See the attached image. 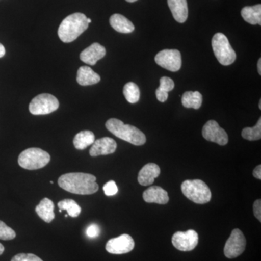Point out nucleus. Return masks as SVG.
Listing matches in <instances>:
<instances>
[{
    "label": "nucleus",
    "instance_id": "nucleus-29",
    "mask_svg": "<svg viewBox=\"0 0 261 261\" xmlns=\"http://www.w3.org/2000/svg\"><path fill=\"white\" fill-rule=\"evenodd\" d=\"M11 261H43L40 257L32 253H20L15 255Z\"/></svg>",
    "mask_w": 261,
    "mask_h": 261
},
{
    "label": "nucleus",
    "instance_id": "nucleus-15",
    "mask_svg": "<svg viewBox=\"0 0 261 261\" xmlns=\"http://www.w3.org/2000/svg\"><path fill=\"white\" fill-rule=\"evenodd\" d=\"M161 174V168L155 163H148L140 170L138 182L142 186H149L154 183V179Z\"/></svg>",
    "mask_w": 261,
    "mask_h": 261
},
{
    "label": "nucleus",
    "instance_id": "nucleus-30",
    "mask_svg": "<svg viewBox=\"0 0 261 261\" xmlns=\"http://www.w3.org/2000/svg\"><path fill=\"white\" fill-rule=\"evenodd\" d=\"M103 191L106 195L113 196L116 195L118 192V187H117L116 182L114 181H110L103 187Z\"/></svg>",
    "mask_w": 261,
    "mask_h": 261
},
{
    "label": "nucleus",
    "instance_id": "nucleus-41",
    "mask_svg": "<svg viewBox=\"0 0 261 261\" xmlns=\"http://www.w3.org/2000/svg\"><path fill=\"white\" fill-rule=\"evenodd\" d=\"M65 217L68 218V214L65 215Z\"/></svg>",
    "mask_w": 261,
    "mask_h": 261
},
{
    "label": "nucleus",
    "instance_id": "nucleus-20",
    "mask_svg": "<svg viewBox=\"0 0 261 261\" xmlns=\"http://www.w3.org/2000/svg\"><path fill=\"white\" fill-rule=\"evenodd\" d=\"M55 205L53 201L49 199L45 198L43 199L39 202V205L36 207V212L38 216L45 221L46 223H50L54 220L55 213H54Z\"/></svg>",
    "mask_w": 261,
    "mask_h": 261
},
{
    "label": "nucleus",
    "instance_id": "nucleus-16",
    "mask_svg": "<svg viewBox=\"0 0 261 261\" xmlns=\"http://www.w3.org/2000/svg\"><path fill=\"white\" fill-rule=\"evenodd\" d=\"M143 199L148 203H157L160 205H166L169 201L168 192L159 186L149 187L144 192Z\"/></svg>",
    "mask_w": 261,
    "mask_h": 261
},
{
    "label": "nucleus",
    "instance_id": "nucleus-32",
    "mask_svg": "<svg viewBox=\"0 0 261 261\" xmlns=\"http://www.w3.org/2000/svg\"><path fill=\"white\" fill-rule=\"evenodd\" d=\"M253 212L255 218L261 222V200L260 199L255 200L254 202Z\"/></svg>",
    "mask_w": 261,
    "mask_h": 261
},
{
    "label": "nucleus",
    "instance_id": "nucleus-8",
    "mask_svg": "<svg viewBox=\"0 0 261 261\" xmlns=\"http://www.w3.org/2000/svg\"><path fill=\"white\" fill-rule=\"evenodd\" d=\"M246 239L241 230L235 228L231 232L224 247V255L228 258H235L245 251Z\"/></svg>",
    "mask_w": 261,
    "mask_h": 261
},
{
    "label": "nucleus",
    "instance_id": "nucleus-4",
    "mask_svg": "<svg viewBox=\"0 0 261 261\" xmlns=\"http://www.w3.org/2000/svg\"><path fill=\"white\" fill-rule=\"evenodd\" d=\"M181 191L187 199L196 204L207 203L212 197L210 188L200 179L184 181L181 185Z\"/></svg>",
    "mask_w": 261,
    "mask_h": 261
},
{
    "label": "nucleus",
    "instance_id": "nucleus-37",
    "mask_svg": "<svg viewBox=\"0 0 261 261\" xmlns=\"http://www.w3.org/2000/svg\"><path fill=\"white\" fill-rule=\"evenodd\" d=\"M5 251V247L3 246V245H2L1 243H0V255H2V254Z\"/></svg>",
    "mask_w": 261,
    "mask_h": 261
},
{
    "label": "nucleus",
    "instance_id": "nucleus-6",
    "mask_svg": "<svg viewBox=\"0 0 261 261\" xmlns=\"http://www.w3.org/2000/svg\"><path fill=\"white\" fill-rule=\"evenodd\" d=\"M211 43L215 56L221 65H231L236 61V53L224 34L217 33L215 34Z\"/></svg>",
    "mask_w": 261,
    "mask_h": 261
},
{
    "label": "nucleus",
    "instance_id": "nucleus-3",
    "mask_svg": "<svg viewBox=\"0 0 261 261\" xmlns=\"http://www.w3.org/2000/svg\"><path fill=\"white\" fill-rule=\"evenodd\" d=\"M106 128L110 132L122 140L129 142L132 145H145L147 139L142 130L132 125L124 124L123 121L117 118H111L106 123Z\"/></svg>",
    "mask_w": 261,
    "mask_h": 261
},
{
    "label": "nucleus",
    "instance_id": "nucleus-35",
    "mask_svg": "<svg viewBox=\"0 0 261 261\" xmlns=\"http://www.w3.org/2000/svg\"><path fill=\"white\" fill-rule=\"evenodd\" d=\"M5 55V48L3 44L0 43V58H3Z\"/></svg>",
    "mask_w": 261,
    "mask_h": 261
},
{
    "label": "nucleus",
    "instance_id": "nucleus-33",
    "mask_svg": "<svg viewBox=\"0 0 261 261\" xmlns=\"http://www.w3.org/2000/svg\"><path fill=\"white\" fill-rule=\"evenodd\" d=\"M155 94L159 102H164L168 99V92H164V91L161 90L159 88L156 89Z\"/></svg>",
    "mask_w": 261,
    "mask_h": 261
},
{
    "label": "nucleus",
    "instance_id": "nucleus-17",
    "mask_svg": "<svg viewBox=\"0 0 261 261\" xmlns=\"http://www.w3.org/2000/svg\"><path fill=\"white\" fill-rule=\"evenodd\" d=\"M168 5L175 20L180 23H185L188 17L187 0H168Z\"/></svg>",
    "mask_w": 261,
    "mask_h": 261
},
{
    "label": "nucleus",
    "instance_id": "nucleus-24",
    "mask_svg": "<svg viewBox=\"0 0 261 261\" xmlns=\"http://www.w3.org/2000/svg\"><path fill=\"white\" fill-rule=\"evenodd\" d=\"M60 210H65L68 212V216L75 218L80 216L82 212V208L77 202L71 199H65V200L60 201L58 203Z\"/></svg>",
    "mask_w": 261,
    "mask_h": 261
},
{
    "label": "nucleus",
    "instance_id": "nucleus-14",
    "mask_svg": "<svg viewBox=\"0 0 261 261\" xmlns=\"http://www.w3.org/2000/svg\"><path fill=\"white\" fill-rule=\"evenodd\" d=\"M106 55V48L99 43H93L80 54L81 61L86 64L94 65Z\"/></svg>",
    "mask_w": 261,
    "mask_h": 261
},
{
    "label": "nucleus",
    "instance_id": "nucleus-26",
    "mask_svg": "<svg viewBox=\"0 0 261 261\" xmlns=\"http://www.w3.org/2000/svg\"><path fill=\"white\" fill-rule=\"evenodd\" d=\"M244 139L249 141L260 140L261 138V118L253 127H246L242 132Z\"/></svg>",
    "mask_w": 261,
    "mask_h": 261
},
{
    "label": "nucleus",
    "instance_id": "nucleus-22",
    "mask_svg": "<svg viewBox=\"0 0 261 261\" xmlns=\"http://www.w3.org/2000/svg\"><path fill=\"white\" fill-rule=\"evenodd\" d=\"M95 141V136L91 130H82L73 139V145L79 150H83L89 145H92Z\"/></svg>",
    "mask_w": 261,
    "mask_h": 261
},
{
    "label": "nucleus",
    "instance_id": "nucleus-5",
    "mask_svg": "<svg viewBox=\"0 0 261 261\" xmlns=\"http://www.w3.org/2000/svg\"><path fill=\"white\" fill-rule=\"evenodd\" d=\"M18 161L20 167L32 171L45 167L50 161V155L42 149L32 147L23 151Z\"/></svg>",
    "mask_w": 261,
    "mask_h": 261
},
{
    "label": "nucleus",
    "instance_id": "nucleus-1",
    "mask_svg": "<svg viewBox=\"0 0 261 261\" xmlns=\"http://www.w3.org/2000/svg\"><path fill=\"white\" fill-rule=\"evenodd\" d=\"M97 178L85 173H68L58 178V185L65 191L76 195H88L96 193L99 185Z\"/></svg>",
    "mask_w": 261,
    "mask_h": 261
},
{
    "label": "nucleus",
    "instance_id": "nucleus-28",
    "mask_svg": "<svg viewBox=\"0 0 261 261\" xmlns=\"http://www.w3.org/2000/svg\"><path fill=\"white\" fill-rule=\"evenodd\" d=\"M175 84L171 79L168 77L163 76L160 80V87L159 89L164 92H169L172 91L174 88Z\"/></svg>",
    "mask_w": 261,
    "mask_h": 261
},
{
    "label": "nucleus",
    "instance_id": "nucleus-38",
    "mask_svg": "<svg viewBox=\"0 0 261 261\" xmlns=\"http://www.w3.org/2000/svg\"><path fill=\"white\" fill-rule=\"evenodd\" d=\"M128 3H135V2L137 1V0H126Z\"/></svg>",
    "mask_w": 261,
    "mask_h": 261
},
{
    "label": "nucleus",
    "instance_id": "nucleus-13",
    "mask_svg": "<svg viewBox=\"0 0 261 261\" xmlns=\"http://www.w3.org/2000/svg\"><path fill=\"white\" fill-rule=\"evenodd\" d=\"M116 148V141L110 137H103V138L94 141L90 150H89V154L92 157L107 155V154L114 153Z\"/></svg>",
    "mask_w": 261,
    "mask_h": 261
},
{
    "label": "nucleus",
    "instance_id": "nucleus-11",
    "mask_svg": "<svg viewBox=\"0 0 261 261\" xmlns=\"http://www.w3.org/2000/svg\"><path fill=\"white\" fill-rule=\"evenodd\" d=\"M202 136L206 140L221 146L226 145L228 142V135L226 130L220 127L219 123L214 120L207 121L204 125Z\"/></svg>",
    "mask_w": 261,
    "mask_h": 261
},
{
    "label": "nucleus",
    "instance_id": "nucleus-7",
    "mask_svg": "<svg viewBox=\"0 0 261 261\" xmlns=\"http://www.w3.org/2000/svg\"><path fill=\"white\" fill-rule=\"evenodd\" d=\"M58 108V99L50 94H39L29 104V111L34 116L49 114L57 111Z\"/></svg>",
    "mask_w": 261,
    "mask_h": 261
},
{
    "label": "nucleus",
    "instance_id": "nucleus-2",
    "mask_svg": "<svg viewBox=\"0 0 261 261\" xmlns=\"http://www.w3.org/2000/svg\"><path fill=\"white\" fill-rule=\"evenodd\" d=\"M88 27L87 17L85 15L81 13H73L62 21L58 29V37L63 42H73L88 29Z\"/></svg>",
    "mask_w": 261,
    "mask_h": 261
},
{
    "label": "nucleus",
    "instance_id": "nucleus-12",
    "mask_svg": "<svg viewBox=\"0 0 261 261\" xmlns=\"http://www.w3.org/2000/svg\"><path fill=\"white\" fill-rule=\"evenodd\" d=\"M135 246L133 238L130 235L124 233L118 238L108 240L106 249L109 253L121 255L132 251Z\"/></svg>",
    "mask_w": 261,
    "mask_h": 261
},
{
    "label": "nucleus",
    "instance_id": "nucleus-21",
    "mask_svg": "<svg viewBox=\"0 0 261 261\" xmlns=\"http://www.w3.org/2000/svg\"><path fill=\"white\" fill-rule=\"evenodd\" d=\"M241 15L247 23L252 25H261V5L245 7L242 10Z\"/></svg>",
    "mask_w": 261,
    "mask_h": 261
},
{
    "label": "nucleus",
    "instance_id": "nucleus-23",
    "mask_svg": "<svg viewBox=\"0 0 261 261\" xmlns=\"http://www.w3.org/2000/svg\"><path fill=\"white\" fill-rule=\"evenodd\" d=\"M181 102L185 108L199 109L202 106V94L199 92L189 91L185 92L182 96Z\"/></svg>",
    "mask_w": 261,
    "mask_h": 261
},
{
    "label": "nucleus",
    "instance_id": "nucleus-40",
    "mask_svg": "<svg viewBox=\"0 0 261 261\" xmlns=\"http://www.w3.org/2000/svg\"><path fill=\"white\" fill-rule=\"evenodd\" d=\"M259 108L261 109V100H260V102H259Z\"/></svg>",
    "mask_w": 261,
    "mask_h": 261
},
{
    "label": "nucleus",
    "instance_id": "nucleus-31",
    "mask_svg": "<svg viewBox=\"0 0 261 261\" xmlns=\"http://www.w3.org/2000/svg\"><path fill=\"white\" fill-rule=\"evenodd\" d=\"M86 233H87V237L89 238H97L99 233H100V228H99V226L97 224L89 225L87 228Z\"/></svg>",
    "mask_w": 261,
    "mask_h": 261
},
{
    "label": "nucleus",
    "instance_id": "nucleus-10",
    "mask_svg": "<svg viewBox=\"0 0 261 261\" xmlns=\"http://www.w3.org/2000/svg\"><path fill=\"white\" fill-rule=\"evenodd\" d=\"M198 242V233L192 229L187 231H177L172 237L173 246L180 251H192L197 247Z\"/></svg>",
    "mask_w": 261,
    "mask_h": 261
},
{
    "label": "nucleus",
    "instance_id": "nucleus-39",
    "mask_svg": "<svg viewBox=\"0 0 261 261\" xmlns=\"http://www.w3.org/2000/svg\"><path fill=\"white\" fill-rule=\"evenodd\" d=\"M87 22H88V23L89 24L91 23V22H92V20H91L90 18H87Z\"/></svg>",
    "mask_w": 261,
    "mask_h": 261
},
{
    "label": "nucleus",
    "instance_id": "nucleus-9",
    "mask_svg": "<svg viewBox=\"0 0 261 261\" xmlns=\"http://www.w3.org/2000/svg\"><path fill=\"white\" fill-rule=\"evenodd\" d=\"M156 63L165 69L176 72L181 67V55L177 49H163L154 58Z\"/></svg>",
    "mask_w": 261,
    "mask_h": 261
},
{
    "label": "nucleus",
    "instance_id": "nucleus-18",
    "mask_svg": "<svg viewBox=\"0 0 261 261\" xmlns=\"http://www.w3.org/2000/svg\"><path fill=\"white\" fill-rule=\"evenodd\" d=\"M76 80L80 85L90 86L99 83L101 78L92 68L88 66H82L77 72Z\"/></svg>",
    "mask_w": 261,
    "mask_h": 261
},
{
    "label": "nucleus",
    "instance_id": "nucleus-36",
    "mask_svg": "<svg viewBox=\"0 0 261 261\" xmlns=\"http://www.w3.org/2000/svg\"><path fill=\"white\" fill-rule=\"evenodd\" d=\"M257 71H258L259 74H261V59L258 60L257 62Z\"/></svg>",
    "mask_w": 261,
    "mask_h": 261
},
{
    "label": "nucleus",
    "instance_id": "nucleus-25",
    "mask_svg": "<svg viewBox=\"0 0 261 261\" xmlns=\"http://www.w3.org/2000/svg\"><path fill=\"white\" fill-rule=\"evenodd\" d=\"M123 94L126 100L130 104H135L140 100V90L134 82H128L123 87Z\"/></svg>",
    "mask_w": 261,
    "mask_h": 261
},
{
    "label": "nucleus",
    "instance_id": "nucleus-34",
    "mask_svg": "<svg viewBox=\"0 0 261 261\" xmlns=\"http://www.w3.org/2000/svg\"><path fill=\"white\" fill-rule=\"evenodd\" d=\"M254 177L257 178V179H261V166L258 165L256 168L254 169L253 173Z\"/></svg>",
    "mask_w": 261,
    "mask_h": 261
},
{
    "label": "nucleus",
    "instance_id": "nucleus-19",
    "mask_svg": "<svg viewBox=\"0 0 261 261\" xmlns=\"http://www.w3.org/2000/svg\"><path fill=\"white\" fill-rule=\"evenodd\" d=\"M110 24L116 32L122 34H130L135 29L132 21L121 14L113 15L110 18Z\"/></svg>",
    "mask_w": 261,
    "mask_h": 261
},
{
    "label": "nucleus",
    "instance_id": "nucleus-27",
    "mask_svg": "<svg viewBox=\"0 0 261 261\" xmlns=\"http://www.w3.org/2000/svg\"><path fill=\"white\" fill-rule=\"evenodd\" d=\"M16 233L3 221H0V240H11L15 238Z\"/></svg>",
    "mask_w": 261,
    "mask_h": 261
}]
</instances>
